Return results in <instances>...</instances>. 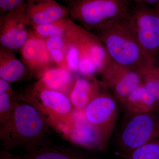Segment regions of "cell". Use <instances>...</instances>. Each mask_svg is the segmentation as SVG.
<instances>
[{"mask_svg": "<svg viewBox=\"0 0 159 159\" xmlns=\"http://www.w3.org/2000/svg\"><path fill=\"white\" fill-rule=\"evenodd\" d=\"M137 2H141L148 4L149 6L159 9V0H136Z\"/></svg>", "mask_w": 159, "mask_h": 159, "instance_id": "484cf974", "label": "cell"}, {"mask_svg": "<svg viewBox=\"0 0 159 159\" xmlns=\"http://www.w3.org/2000/svg\"><path fill=\"white\" fill-rule=\"evenodd\" d=\"M106 88L122 103L134 90L141 85L137 69L119 64L107 57L97 73Z\"/></svg>", "mask_w": 159, "mask_h": 159, "instance_id": "ba28073f", "label": "cell"}, {"mask_svg": "<svg viewBox=\"0 0 159 159\" xmlns=\"http://www.w3.org/2000/svg\"><path fill=\"white\" fill-rule=\"evenodd\" d=\"M11 94H0V122L1 124L9 119L19 103L13 102Z\"/></svg>", "mask_w": 159, "mask_h": 159, "instance_id": "603a6c76", "label": "cell"}, {"mask_svg": "<svg viewBox=\"0 0 159 159\" xmlns=\"http://www.w3.org/2000/svg\"><path fill=\"white\" fill-rule=\"evenodd\" d=\"M5 93L12 95L10 82L3 78H0V94Z\"/></svg>", "mask_w": 159, "mask_h": 159, "instance_id": "d4e9b609", "label": "cell"}, {"mask_svg": "<svg viewBox=\"0 0 159 159\" xmlns=\"http://www.w3.org/2000/svg\"><path fill=\"white\" fill-rule=\"evenodd\" d=\"M141 84L159 101V61H148L137 69Z\"/></svg>", "mask_w": 159, "mask_h": 159, "instance_id": "ffe728a7", "label": "cell"}, {"mask_svg": "<svg viewBox=\"0 0 159 159\" xmlns=\"http://www.w3.org/2000/svg\"><path fill=\"white\" fill-rule=\"evenodd\" d=\"M121 157L122 159H159V138Z\"/></svg>", "mask_w": 159, "mask_h": 159, "instance_id": "7402d4cb", "label": "cell"}, {"mask_svg": "<svg viewBox=\"0 0 159 159\" xmlns=\"http://www.w3.org/2000/svg\"><path fill=\"white\" fill-rule=\"evenodd\" d=\"M33 94L40 110L61 129L74 110L69 97L61 92L48 88L39 80L34 84Z\"/></svg>", "mask_w": 159, "mask_h": 159, "instance_id": "9c48e42d", "label": "cell"}, {"mask_svg": "<svg viewBox=\"0 0 159 159\" xmlns=\"http://www.w3.org/2000/svg\"></svg>", "mask_w": 159, "mask_h": 159, "instance_id": "f1b7e54d", "label": "cell"}, {"mask_svg": "<svg viewBox=\"0 0 159 159\" xmlns=\"http://www.w3.org/2000/svg\"><path fill=\"white\" fill-rule=\"evenodd\" d=\"M70 32L79 52L78 71L93 77L108 57L104 46L93 32L78 24H76Z\"/></svg>", "mask_w": 159, "mask_h": 159, "instance_id": "52a82bcc", "label": "cell"}, {"mask_svg": "<svg viewBox=\"0 0 159 159\" xmlns=\"http://www.w3.org/2000/svg\"><path fill=\"white\" fill-rule=\"evenodd\" d=\"M67 41V34L45 39L47 49L53 62L58 66L69 70L66 60Z\"/></svg>", "mask_w": 159, "mask_h": 159, "instance_id": "44dd1931", "label": "cell"}, {"mask_svg": "<svg viewBox=\"0 0 159 159\" xmlns=\"http://www.w3.org/2000/svg\"><path fill=\"white\" fill-rule=\"evenodd\" d=\"M66 1H68V2H73V1H74V0H66Z\"/></svg>", "mask_w": 159, "mask_h": 159, "instance_id": "83f0119b", "label": "cell"}, {"mask_svg": "<svg viewBox=\"0 0 159 159\" xmlns=\"http://www.w3.org/2000/svg\"><path fill=\"white\" fill-rule=\"evenodd\" d=\"M159 138V116L155 113H128L117 140L122 156Z\"/></svg>", "mask_w": 159, "mask_h": 159, "instance_id": "5b68a950", "label": "cell"}, {"mask_svg": "<svg viewBox=\"0 0 159 159\" xmlns=\"http://www.w3.org/2000/svg\"><path fill=\"white\" fill-rule=\"evenodd\" d=\"M25 4L0 16L1 46L12 51H20L29 35L24 20Z\"/></svg>", "mask_w": 159, "mask_h": 159, "instance_id": "8fae6325", "label": "cell"}, {"mask_svg": "<svg viewBox=\"0 0 159 159\" xmlns=\"http://www.w3.org/2000/svg\"><path fill=\"white\" fill-rule=\"evenodd\" d=\"M31 73L21 60L16 57L13 51L0 47V78L9 82H16Z\"/></svg>", "mask_w": 159, "mask_h": 159, "instance_id": "2e32d148", "label": "cell"}, {"mask_svg": "<svg viewBox=\"0 0 159 159\" xmlns=\"http://www.w3.org/2000/svg\"><path fill=\"white\" fill-rule=\"evenodd\" d=\"M0 159H24L22 158L15 157L7 152H2L1 154Z\"/></svg>", "mask_w": 159, "mask_h": 159, "instance_id": "4316f807", "label": "cell"}, {"mask_svg": "<svg viewBox=\"0 0 159 159\" xmlns=\"http://www.w3.org/2000/svg\"><path fill=\"white\" fill-rule=\"evenodd\" d=\"M136 0H74L67 8L69 16L93 32L107 23L127 14Z\"/></svg>", "mask_w": 159, "mask_h": 159, "instance_id": "3957f363", "label": "cell"}, {"mask_svg": "<svg viewBox=\"0 0 159 159\" xmlns=\"http://www.w3.org/2000/svg\"><path fill=\"white\" fill-rule=\"evenodd\" d=\"M29 0H0L1 15L17 9Z\"/></svg>", "mask_w": 159, "mask_h": 159, "instance_id": "cb8c5ba5", "label": "cell"}, {"mask_svg": "<svg viewBox=\"0 0 159 159\" xmlns=\"http://www.w3.org/2000/svg\"><path fill=\"white\" fill-rule=\"evenodd\" d=\"M107 90L103 85L83 112L85 119L97 129L107 145L116 126L119 107L116 97Z\"/></svg>", "mask_w": 159, "mask_h": 159, "instance_id": "8992f818", "label": "cell"}, {"mask_svg": "<svg viewBox=\"0 0 159 159\" xmlns=\"http://www.w3.org/2000/svg\"><path fill=\"white\" fill-rule=\"evenodd\" d=\"M68 16L67 7L54 0H29L25 6V23L31 27L46 25Z\"/></svg>", "mask_w": 159, "mask_h": 159, "instance_id": "7c38bea8", "label": "cell"}, {"mask_svg": "<svg viewBox=\"0 0 159 159\" xmlns=\"http://www.w3.org/2000/svg\"><path fill=\"white\" fill-rule=\"evenodd\" d=\"M72 71L57 66L46 69L39 75V80L46 87L66 94L70 92L75 82Z\"/></svg>", "mask_w": 159, "mask_h": 159, "instance_id": "e0dca14e", "label": "cell"}, {"mask_svg": "<svg viewBox=\"0 0 159 159\" xmlns=\"http://www.w3.org/2000/svg\"><path fill=\"white\" fill-rule=\"evenodd\" d=\"M76 24L68 16L49 24L31 28L36 36L45 40L67 34L73 29Z\"/></svg>", "mask_w": 159, "mask_h": 159, "instance_id": "d6986e66", "label": "cell"}, {"mask_svg": "<svg viewBox=\"0 0 159 159\" xmlns=\"http://www.w3.org/2000/svg\"><path fill=\"white\" fill-rule=\"evenodd\" d=\"M24 159H90L77 151L61 147H34L25 149Z\"/></svg>", "mask_w": 159, "mask_h": 159, "instance_id": "ac0fdd59", "label": "cell"}, {"mask_svg": "<svg viewBox=\"0 0 159 159\" xmlns=\"http://www.w3.org/2000/svg\"><path fill=\"white\" fill-rule=\"evenodd\" d=\"M127 16L146 59L150 62L159 61V9L134 2Z\"/></svg>", "mask_w": 159, "mask_h": 159, "instance_id": "277c9868", "label": "cell"}, {"mask_svg": "<svg viewBox=\"0 0 159 159\" xmlns=\"http://www.w3.org/2000/svg\"><path fill=\"white\" fill-rule=\"evenodd\" d=\"M21 61L31 74L38 76L53 63L46 46L45 40L36 36L32 29L20 50Z\"/></svg>", "mask_w": 159, "mask_h": 159, "instance_id": "4fadbf2b", "label": "cell"}, {"mask_svg": "<svg viewBox=\"0 0 159 159\" xmlns=\"http://www.w3.org/2000/svg\"><path fill=\"white\" fill-rule=\"evenodd\" d=\"M93 33L115 62L137 69L149 61L139 45L127 13L107 23Z\"/></svg>", "mask_w": 159, "mask_h": 159, "instance_id": "7a4b0ae2", "label": "cell"}, {"mask_svg": "<svg viewBox=\"0 0 159 159\" xmlns=\"http://www.w3.org/2000/svg\"><path fill=\"white\" fill-rule=\"evenodd\" d=\"M0 138L6 149L49 146L41 114L33 106L18 104L9 119L1 124Z\"/></svg>", "mask_w": 159, "mask_h": 159, "instance_id": "6da1fadb", "label": "cell"}, {"mask_svg": "<svg viewBox=\"0 0 159 159\" xmlns=\"http://www.w3.org/2000/svg\"><path fill=\"white\" fill-rule=\"evenodd\" d=\"M103 86L101 81L94 76L91 77L89 79L79 77L75 80L69 97L74 109L84 110L99 94Z\"/></svg>", "mask_w": 159, "mask_h": 159, "instance_id": "5bb4252c", "label": "cell"}, {"mask_svg": "<svg viewBox=\"0 0 159 159\" xmlns=\"http://www.w3.org/2000/svg\"><path fill=\"white\" fill-rule=\"evenodd\" d=\"M128 113H157L159 101L142 84L133 91L121 103Z\"/></svg>", "mask_w": 159, "mask_h": 159, "instance_id": "9a60e30c", "label": "cell"}, {"mask_svg": "<svg viewBox=\"0 0 159 159\" xmlns=\"http://www.w3.org/2000/svg\"><path fill=\"white\" fill-rule=\"evenodd\" d=\"M61 129L70 142L83 148L101 151L107 146L97 129L85 119L83 111L74 109Z\"/></svg>", "mask_w": 159, "mask_h": 159, "instance_id": "30bf717a", "label": "cell"}]
</instances>
